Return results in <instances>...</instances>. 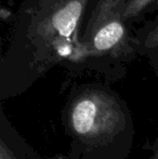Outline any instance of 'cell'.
<instances>
[{"label": "cell", "mask_w": 158, "mask_h": 159, "mask_svg": "<svg viewBox=\"0 0 158 159\" xmlns=\"http://www.w3.org/2000/svg\"><path fill=\"white\" fill-rule=\"evenodd\" d=\"M147 159H158V136L157 139L154 141V144L152 147V155L150 156V158Z\"/></svg>", "instance_id": "cell-8"}, {"label": "cell", "mask_w": 158, "mask_h": 159, "mask_svg": "<svg viewBox=\"0 0 158 159\" xmlns=\"http://www.w3.org/2000/svg\"><path fill=\"white\" fill-rule=\"evenodd\" d=\"M50 159H70L68 157H65V156H56V157H53Z\"/></svg>", "instance_id": "cell-10"}, {"label": "cell", "mask_w": 158, "mask_h": 159, "mask_svg": "<svg viewBox=\"0 0 158 159\" xmlns=\"http://www.w3.org/2000/svg\"><path fill=\"white\" fill-rule=\"evenodd\" d=\"M127 0H94L81 32V42L90 57L91 71L107 82L124 77L127 66L138 57L134 33L124 21Z\"/></svg>", "instance_id": "cell-3"}, {"label": "cell", "mask_w": 158, "mask_h": 159, "mask_svg": "<svg viewBox=\"0 0 158 159\" xmlns=\"http://www.w3.org/2000/svg\"><path fill=\"white\" fill-rule=\"evenodd\" d=\"M158 11V0H156L155 1V3H154V6H153V8H152V10H151V13H153V12H155V11Z\"/></svg>", "instance_id": "cell-9"}, {"label": "cell", "mask_w": 158, "mask_h": 159, "mask_svg": "<svg viewBox=\"0 0 158 159\" xmlns=\"http://www.w3.org/2000/svg\"><path fill=\"white\" fill-rule=\"evenodd\" d=\"M145 57H147V60H148V62H150L151 66H152L153 70H154L155 75L158 77V48L151 51Z\"/></svg>", "instance_id": "cell-7"}, {"label": "cell", "mask_w": 158, "mask_h": 159, "mask_svg": "<svg viewBox=\"0 0 158 159\" xmlns=\"http://www.w3.org/2000/svg\"><path fill=\"white\" fill-rule=\"evenodd\" d=\"M70 159H126L134 125L127 102L107 84H75L62 111Z\"/></svg>", "instance_id": "cell-2"}, {"label": "cell", "mask_w": 158, "mask_h": 159, "mask_svg": "<svg viewBox=\"0 0 158 159\" xmlns=\"http://www.w3.org/2000/svg\"><path fill=\"white\" fill-rule=\"evenodd\" d=\"M134 48L141 57H146L158 48V15L134 32Z\"/></svg>", "instance_id": "cell-5"}, {"label": "cell", "mask_w": 158, "mask_h": 159, "mask_svg": "<svg viewBox=\"0 0 158 159\" xmlns=\"http://www.w3.org/2000/svg\"><path fill=\"white\" fill-rule=\"evenodd\" d=\"M94 0H23L0 61L2 100L25 92L56 66L91 71L81 32Z\"/></svg>", "instance_id": "cell-1"}, {"label": "cell", "mask_w": 158, "mask_h": 159, "mask_svg": "<svg viewBox=\"0 0 158 159\" xmlns=\"http://www.w3.org/2000/svg\"><path fill=\"white\" fill-rule=\"evenodd\" d=\"M155 1L156 0H127L122 13L127 25L130 27L150 14Z\"/></svg>", "instance_id": "cell-6"}, {"label": "cell", "mask_w": 158, "mask_h": 159, "mask_svg": "<svg viewBox=\"0 0 158 159\" xmlns=\"http://www.w3.org/2000/svg\"><path fill=\"white\" fill-rule=\"evenodd\" d=\"M0 115V159H39L36 152L21 138L2 111Z\"/></svg>", "instance_id": "cell-4"}]
</instances>
